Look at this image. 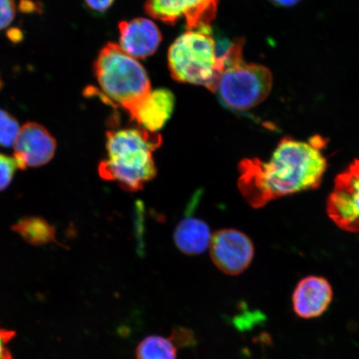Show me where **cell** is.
I'll list each match as a JSON object with an SVG mask.
<instances>
[{"label": "cell", "mask_w": 359, "mask_h": 359, "mask_svg": "<svg viewBox=\"0 0 359 359\" xmlns=\"http://www.w3.org/2000/svg\"><path fill=\"white\" fill-rule=\"evenodd\" d=\"M325 147L320 136L307 142L285 137L268 161L242 160L238 180L242 196L253 208H262L280 197L316 189L327 169Z\"/></svg>", "instance_id": "1"}, {"label": "cell", "mask_w": 359, "mask_h": 359, "mask_svg": "<svg viewBox=\"0 0 359 359\" xmlns=\"http://www.w3.org/2000/svg\"><path fill=\"white\" fill-rule=\"evenodd\" d=\"M161 135L139 128L107 133V157L98 167L100 177L124 190L137 191L156 175L154 152L161 145Z\"/></svg>", "instance_id": "2"}, {"label": "cell", "mask_w": 359, "mask_h": 359, "mask_svg": "<svg viewBox=\"0 0 359 359\" xmlns=\"http://www.w3.org/2000/svg\"><path fill=\"white\" fill-rule=\"evenodd\" d=\"M244 43L243 39H236L219 53L224 67L215 93L223 106L235 111L260 104L271 93L273 83L267 67L245 62Z\"/></svg>", "instance_id": "3"}, {"label": "cell", "mask_w": 359, "mask_h": 359, "mask_svg": "<svg viewBox=\"0 0 359 359\" xmlns=\"http://www.w3.org/2000/svg\"><path fill=\"white\" fill-rule=\"evenodd\" d=\"M94 72L102 97L129 114L151 91L144 67L114 43L102 49L94 62Z\"/></svg>", "instance_id": "4"}, {"label": "cell", "mask_w": 359, "mask_h": 359, "mask_svg": "<svg viewBox=\"0 0 359 359\" xmlns=\"http://www.w3.org/2000/svg\"><path fill=\"white\" fill-rule=\"evenodd\" d=\"M172 77L180 83L217 89L224 67L210 26L188 29L175 40L168 51Z\"/></svg>", "instance_id": "5"}, {"label": "cell", "mask_w": 359, "mask_h": 359, "mask_svg": "<svg viewBox=\"0 0 359 359\" xmlns=\"http://www.w3.org/2000/svg\"><path fill=\"white\" fill-rule=\"evenodd\" d=\"M327 212L342 230L359 233V160L336 177L327 201Z\"/></svg>", "instance_id": "6"}, {"label": "cell", "mask_w": 359, "mask_h": 359, "mask_svg": "<svg viewBox=\"0 0 359 359\" xmlns=\"http://www.w3.org/2000/svg\"><path fill=\"white\" fill-rule=\"evenodd\" d=\"M219 0H147L145 11L168 25L185 20L188 29L210 26L217 15Z\"/></svg>", "instance_id": "7"}, {"label": "cell", "mask_w": 359, "mask_h": 359, "mask_svg": "<svg viewBox=\"0 0 359 359\" xmlns=\"http://www.w3.org/2000/svg\"><path fill=\"white\" fill-rule=\"evenodd\" d=\"M209 247L215 266L228 276L241 275L254 258L252 241L243 232L235 229L215 232Z\"/></svg>", "instance_id": "8"}, {"label": "cell", "mask_w": 359, "mask_h": 359, "mask_svg": "<svg viewBox=\"0 0 359 359\" xmlns=\"http://www.w3.org/2000/svg\"><path fill=\"white\" fill-rule=\"evenodd\" d=\"M13 147L18 168L25 170L48 163L55 155L57 142L43 125L29 122L22 125Z\"/></svg>", "instance_id": "9"}, {"label": "cell", "mask_w": 359, "mask_h": 359, "mask_svg": "<svg viewBox=\"0 0 359 359\" xmlns=\"http://www.w3.org/2000/svg\"><path fill=\"white\" fill-rule=\"evenodd\" d=\"M334 291L325 277L309 276L300 280L292 295L293 311L303 320H312L324 314L333 302Z\"/></svg>", "instance_id": "10"}, {"label": "cell", "mask_w": 359, "mask_h": 359, "mask_svg": "<svg viewBox=\"0 0 359 359\" xmlns=\"http://www.w3.org/2000/svg\"><path fill=\"white\" fill-rule=\"evenodd\" d=\"M119 32V46L136 60L154 55L161 41L158 27L146 18L120 22Z\"/></svg>", "instance_id": "11"}, {"label": "cell", "mask_w": 359, "mask_h": 359, "mask_svg": "<svg viewBox=\"0 0 359 359\" xmlns=\"http://www.w3.org/2000/svg\"><path fill=\"white\" fill-rule=\"evenodd\" d=\"M175 102L174 94L170 90H154L129 114L130 118L147 131L157 133L172 116Z\"/></svg>", "instance_id": "12"}, {"label": "cell", "mask_w": 359, "mask_h": 359, "mask_svg": "<svg viewBox=\"0 0 359 359\" xmlns=\"http://www.w3.org/2000/svg\"><path fill=\"white\" fill-rule=\"evenodd\" d=\"M174 241L181 252L196 255L204 253L208 248L212 235L205 222L195 217H187L178 224Z\"/></svg>", "instance_id": "13"}, {"label": "cell", "mask_w": 359, "mask_h": 359, "mask_svg": "<svg viewBox=\"0 0 359 359\" xmlns=\"http://www.w3.org/2000/svg\"><path fill=\"white\" fill-rule=\"evenodd\" d=\"M12 230L31 245L42 246L53 242L57 243L55 227L42 217L21 218L13 224Z\"/></svg>", "instance_id": "14"}, {"label": "cell", "mask_w": 359, "mask_h": 359, "mask_svg": "<svg viewBox=\"0 0 359 359\" xmlns=\"http://www.w3.org/2000/svg\"><path fill=\"white\" fill-rule=\"evenodd\" d=\"M135 356L136 359H177V348L170 338L149 335L139 343Z\"/></svg>", "instance_id": "15"}, {"label": "cell", "mask_w": 359, "mask_h": 359, "mask_svg": "<svg viewBox=\"0 0 359 359\" xmlns=\"http://www.w3.org/2000/svg\"><path fill=\"white\" fill-rule=\"evenodd\" d=\"M20 130L19 122L10 112L0 109V147L10 148Z\"/></svg>", "instance_id": "16"}, {"label": "cell", "mask_w": 359, "mask_h": 359, "mask_svg": "<svg viewBox=\"0 0 359 359\" xmlns=\"http://www.w3.org/2000/svg\"><path fill=\"white\" fill-rule=\"evenodd\" d=\"M18 168L13 157L0 154V191L11 185Z\"/></svg>", "instance_id": "17"}, {"label": "cell", "mask_w": 359, "mask_h": 359, "mask_svg": "<svg viewBox=\"0 0 359 359\" xmlns=\"http://www.w3.org/2000/svg\"><path fill=\"white\" fill-rule=\"evenodd\" d=\"M170 340L176 345L177 348H191L196 344V338L194 332L187 327H174L172 334L170 336Z\"/></svg>", "instance_id": "18"}, {"label": "cell", "mask_w": 359, "mask_h": 359, "mask_svg": "<svg viewBox=\"0 0 359 359\" xmlns=\"http://www.w3.org/2000/svg\"><path fill=\"white\" fill-rule=\"evenodd\" d=\"M16 15L15 0H0V30L6 29L12 24Z\"/></svg>", "instance_id": "19"}, {"label": "cell", "mask_w": 359, "mask_h": 359, "mask_svg": "<svg viewBox=\"0 0 359 359\" xmlns=\"http://www.w3.org/2000/svg\"><path fill=\"white\" fill-rule=\"evenodd\" d=\"M15 336V332L0 327V359H13L8 344Z\"/></svg>", "instance_id": "20"}, {"label": "cell", "mask_w": 359, "mask_h": 359, "mask_svg": "<svg viewBox=\"0 0 359 359\" xmlns=\"http://www.w3.org/2000/svg\"><path fill=\"white\" fill-rule=\"evenodd\" d=\"M88 8L96 12H105L112 6L114 0H84Z\"/></svg>", "instance_id": "21"}, {"label": "cell", "mask_w": 359, "mask_h": 359, "mask_svg": "<svg viewBox=\"0 0 359 359\" xmlns=\"http://www.w3.org/2000/svg\"><path fill=\"white\" fill-rule=\"evenodd\" d=\"M37 8L38 7L35 6V4L31 2L30 0H22L21 1L20 10L22 12H34Z\"/></svg>", "instance_id": "22"}, {"label": "cell", "mask_w": 359, "mask_h": 359, "mask_svg": "<svg viewBox=\"0 0 359 359\" xmlns=\"http://www.w3.org/2000/svg\"><path fill=\"white\" fill-rule=\"evenodd\" d=\"M271 1L277 4V6L290 7L297 4L299 0H271Z\"/></svg>", "instance_id": "23"}, {"label": "cell", "mask_w": 359, "mask_h": 359, "mask_svg": "<svg viewBox=\"0 0 359 359\" xmlns=\"http://www.w3.org/2000/svg\"><path fill=\"white\" fill-rule=\"evenodd\" d=\"M11 32L13 34H8L11 36V39L13 40V41H15V40H20V35L21 32L19 29H11Z\"/></svg>", "instance_id": "24"}, {"label": "cell", "mask_w": 359, "mask_h": 359, "mask_svg": "<svg viewBox=\"0 0 359 359\" xmlns=\"http://www.w3.org/2000/svg\"><path fill=\"white\" fill-rule=\"evenodd\" d=\"M3 86H4L3 81L1 79V77H0V90L2 89Z\"/></svg>", "instance_id": "25"}]
</instances>
